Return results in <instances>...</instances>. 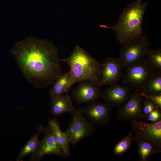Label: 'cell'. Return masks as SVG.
Returning a JSON list of instances; mask_svg holds the SVG:
<instances>
[{
    "label": "cell",
    "mask_w": 161,
    "mask_h": 161,
    "mask_svg": "<svg viewBox=\"0 0 161 161\" xmlns=\"http://www.w3.org/2000/svg\"><path fill=\"white\" fill-rule=\"evenodd\" d=\"M20 70L36 89L52 85L62 73L57 47L45 39L28 37L10 50Z\"/></svg>",
    "instance_id": "obj_1"
},
{
    "label": "cell",
    "mask_w": 161,
    "mask_h": 161,
    "mask_svg": "<svg viewBox=\"0 0 161 161\" xmlns=\"http://www.w3.org/2000/svg\"><path fill=\"white\" fill-rule=\"evenodd\" d=\"M147 4V2L136 0L123 10L115 25L100 26L112 30L121 45L131 42L143 35L142 22Z\"/></svg>",
    "instance_id": "obj_2"
},
{
    "label": "cell",
    "mask_w": 161,
    "mask_h": 161,
    "mask_svg": "<svg viewBox=\"0 0 161 161\" xmlns=\"http://www.w3.org/2000/svg\"><path fill=\"white\" fill-rule=\"evenodd\" d=\"M70 67L71 76L70 88L75 83L85 80L98 84L100 79L101 64L83 48L76 45L70 55L60 59Z\"/></svg>",
    "instance_id": "obj_3"
},
{
    "label": "cell",
    "mask_w": 161,
    "mask_h": 161,
    "mask_svg": "<svg viewBox=\"0 0 161 161\" xmlns=\"http://www.w3.org/2000/svg\"><path fill=\"white\" fill-rule=\"evenodd\" d=\"M126 68L121 80V84L139 93L142 92L144 85L148 79L157 72L145 58Z\"/></svg>",
    "instance_id": "obj_4"
},
{
    "label": "cell",
    "mask_w": 161,
    "mask_h": 161,
    "mask_svg": "<svg viewBox=\"0 0 161 161\" xmlns=\"http://www.w3.org/2000/svg\"><path fill=\"white\" fill-rule=\"evenodd\" d=\"M150 45L148 37L143 35L131 42L121 45L118 59L123 68L145 59Z\"/></svg>",
    "instance_id": "obj_5"
},
{
    "label": "cell",
    "mask_w": 161,
    "mask_h": 161,
    "mask_svg": "<svg viewBox=\"0 0 161 161\" xmlns=\"http://www.w3.org/2000/svg\"><path fill=\"white\" fill-rule=\"evenodd\" d=\"M72 115V121L66 131L70 143L74 145L84 138L92 134L95 130V127L83 116L80 108L76 109Z\"/></svg>",
    "instance_id": "obj_6"
},
{
    "label": "cell",
    "mask_w": 161,
    "mask_h": 161,
    "mask_svg": "<svg viewBox=\"0 0 161 161\" xmlns=\"http://www.w3.org/2000/svg\"><path fill=\"white\" fill-rule=\"evenodd\" d=\"M135 135L152 142L161 151V120L149 123L144 120L131 121Z\"/></svg>",
    "instance_id": "obj_7"
},
{
    "label": "cell",
    "mask_w": 161,
    "mask_h": 161,
    "mask_svg": "<svg viewBox=\"0 0 161 161\" xmlns=\"http://www.w3.org/2000/svg\"><path fill=\"white\" fill-rule=\"evenodd\" d=\"M143 97L134 92L127 101L119 106L117 117L120 120L131 121L142 120L145 118L143 114Z\"/></svg>",
    "instance_id": "obj_8"
},
{
    "label": "cell",
    "mask_w": 161,
    "mask_h": 161,
    "mask_svg": "<svg viewBox=\"0 0 161 161\" xmlns=\"http://www.w3.org/2000/svg\"><path fill=\"white\" fill-rule=\"evenodd\" d=\"M44 136L40 140L35 151L32 154L30 161H39L45 155L54 154L67 157L58 144L54 135L49 126L45 127Z\"/></svg>",
    "instance_id": "obj_9"
},
{
    "label": "cell",
    "mask_w": 161,
    "mask_h": 161,
    "mask_svg": "<svg viewBox=\"0 0 161 161\" xmlns=\"http://www.w3.org/2000/svg\"><path fill=\"white\" fill-rule=\"evenodd\" d=\"M100 64V79L98 86H109L121 80L123 67L118 58L108 57Z\"/></svg>",
    "instance_id": "obj_10"
},
{
    "label": "cell",
    "mask_w": 161,
    "mask_h": 161,
    "mask_svg": "<svg viewBox=\"0 0 161 161\" xmlns=\"http://www.w3.org/2000/svg\"><path fill=\"white\" fill-rule=\"evenodd\" d=\"M80 83L72 91L73 98L78 104L95 102L101 97V86L89 80Z\"/></svg>",
    "instance_id": "obj_11"
},
{
    "label": "cell",
    "mask_w": 161,
    "mask_h": 161,
    "mask_svg": "<svg viewBox=\"0 0 161 161\" xmlns=\"http://www.w3.org/2000/svg\"><path fill=\"white\" fill-rule=\"evenodd\" d=\"M111 107L106 103L95 101L89 103L80 110L92 123L103 126L107 124L109 121Z\"/></svg>",
    "instance_id": "obj_12"
},
{
    "label": "cell",
    "mask_w": 161,
    "mask_h": 161,
    "mask_svg": "<svg viewBox=\"0 0 161 161\" xmlns=\"http://www.w3.org/2000/svg\"><path fill=\"white\" fill-rule=\"evenodd\" d=\"M131 90L124 85L114 84L105 89L102 93L101 98L111 107L119 106L128 100Z\"/></svg>",
    "instance_id": "obj_13"
},
{
    "label": "cell",
    "mask_w": 161,
    "mask_h": 161,
    "mask_svg": "<svg viewBox=\"0 0 161 161\" xmlns=\"http://www.w3.org/2000/svg\"><path fill=\"white\" fill-rule=\"evenodd\" d=\"M76 109L74 107L68 92L59 97L51 98L50 112L55 118L65 113L72 114Z\"/></svg>",
    "instance_id": "obj_14"
},
{
    "label": "cell",
    "mask_w": 161,
    "mask_h": 161,
    "mask_svg": "<svg viewBox=\"0 0 161 161\" xmlns=\"http://www.w3.org/2000/svg\"><path fill=\"white\" fill-rule=\"evenodd\" d=\"M48 126L53 132L60 148L66 156H69L70 141L66 131H62L60 124L56 118L49 120Z\"/></svg>",
    "instance_id": "obj_15"
},
{
    "label": "cell",
    "mask_w": 161,
    "mask_h": 161,
    "mask_svg": "<svg viewBox=\"0 0 161 161\" xmlns=\"http://www.w3.org/2000/svg\"><path fill=\"white\" fill-rule=\"evenodd\" d=\"M71 79L69 72L61 73L50 89L49 95L51 98L59 97L67 92H69Z\"/></svg>",
    "instance_id": "obj_16"
},
{
    "label": "cell",
    "mask_w": 161,
    "mask_h": 161,
    "mask_svg": "<svg viewBox=\"0 0 161 161\" xmlns=\"http://www.w3.org/2000/svg\"><path fill=\"white\" fill-rule=\"evenodd\" d=\"M133 140L137 145L138 154L141 161H148L154 154L160 153L152 142L134 135Z\"/></svg>",
    "instance_id": "obj_17"
},
{
    "label": "cell",
    "mask_w": 161,
    "mask_h": 161,
    "mask_svg": "<svg viewBox=\"0 0 161 161\" xmlns=\"http://www.w3.org/2000/svg\"><path fill=\"white\" fill-rule=\"evenodd\" d=\"M45 127L42 125H40L38 127V132L30 139L22 148L16 160H21L24 157L34 153L37 148L40 140L38 139V136L42 132H43Z\"/></svg>",
    "instance_id": "obj_18"
},
{
    "label": "cell",
    "mask_w": 161,
    "mask_h": 161,
    "mask_svg": "<svg viewBox=\"0 0 161 161\" xmlns=\"http://www.w3.org/2000/svg\"><path fill=\"white\" fill-rule=\"evenodd\" d=\"M142 92L149 95L161 94V72H156L148 79Z\"/></svg>",
    "instance_id": "obj_19"
},
{
    "label": "cell",
    "mask_w": 161,
    "mask_h": 161,
    "mask_svg": "<svg viewBox=\"0 0 161 161\" xmlns=\"http://www.w3.org/2000/svg\"><path fill=\"white\" fill-rule=\"evenodd\" d=\"M146 58L156 71L161 72V50L160 49H147Z\"/></svg>",
    "instance_id": "obj_20"
},
{
    "label": "cell",
    "mask_w": 161,
    "mask_h": 161,
    "mask_svg": "<svg viewBox=\"0 0 161 161\" xmlns=\"http://www.w3.org/2000/svg\"><path fill=\"white\" fill-rule=\"evenodd\" d=\"M133 131L130 132L126 137L115 145L113 148V154L115 156L122 155L129 148L133 141Z\"/></svg>",
    "instance_id": "obj_21"
},
{
    "label": "cell",
    "mask_w": 161,
    "mask_h": 161,
    "mask_svg": "<svg viewBox=\"0 0 161 161\" xmlns=\"http://www.w3.org/2000/svg\"><path fill=\"white\" fill-rule=\"evenodd\" d=\"M157 108H158L151 100L146 99L143 100L142 112L145 118L147 117L148 115L151 112Z\"/></svg>",
    "instance_id": "obj_22"
},
{
    "label": "cell",
    "mask_w": 161,
    "mask_h": 161,
    "mask_svg": "<svg viewBox=\"0 0 161 161\" xmlns=\"http://www.w3.org/2000/svg\"><path fill=\"white\" fill-rule=\"evenodd\" d=\"M139 95L145 99L153 102L156 106L161 109V94L157 95H147L143 92L139 93Z\"/></svg>",
    "instance_id": "obj_23"
},
{
    "label": "cell",
    "mask_w": 161,
    "mask_h": 161,
    "mask_svg": "<svg viewBox=\"0 0 161 161\" xmlns=\"http://www.w3.org/2000/svg\"><path fill=\"white\" fill-rule=\"evenodd\" d=\"M161 120V109L157 108L151 112L148 115L146 119L144 120L147 122H151V123H155Z\"/></svg>",
    "instance_id": "obj_24"
}]
</instances>
